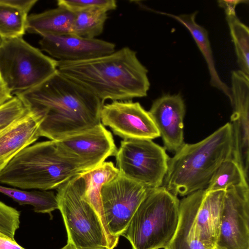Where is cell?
Instances as JSON below:
<instances>
[{
  "mask_svg": "<svg viewBox=\"0 0 249 249\" xmlns=\"http://www.w3.org/2000/svg\"><path fill=\"white\" fill-rule=\"evenodd\" d=\"M150 189L120 173L103 185L101 192L102 211L112 236L119 238L124 232Z\"/></svg>",
  "mask_w": 249,
  "mask_h": 249,
  "instance_id": "9c48e42d",
  "label": "cell"
},
{
  "mask_svg": "<svg viewBox=\"0 0 249 249\" xmlns=\"http://www.w3.org/2000/svg\"><path fill=\"white\" fill-rule=\"evenodd\" d=\"M205 193L199 190L179 201L180 217L177 231L164 249H207L195 236L192 227Z\"/></svg>",
  "mask_w": 249,
  "mask_h": 249,
  "instance_id": "ac0fdd59",
  "label": "cell"
},
{
  "mask_svg": "<svg viewBox=\"0 0 249 249\" xmlns=\"http://www.w3.org/2000/svg\"><path fill=\"white\" fill-rule=\"evenodd\" d=\"M151 140L124 139L115 155L117 168L125 177L148 189L162 186L169 157Z\"/></svg>",
  "mask_w": 249,
  "mask_h": 249,
  "instance_id": "ba28073f",
  "label": "cell"
},
{
  "mask_svg": "<svg viewBox=\"0 0 249 249\" xmlns=\"http://www.w3.org/2000/svg\"><path fill=\"white\" fill-rule=\"evenodd\" d=\"M232 149L230 123L196 143H185L169 158L162 186L176 196L205 190L218 167L232 158Z\"/></svg>",
  "mask_w": 249,
  "mask_h": 249,
  "instance_id": "3957f363",
  "label": "cell"
},
{
  "mask_svg": "<svg viewBox=\"0 0 249 249\" xmlns=\"http://www.w3.org/2000/svg\"><path fill=\"white\" fill-rule=\"evenodd\" d=\"M41 121L39 116L28 110L0 132V172L18 153L38 139Z\"/></svg>",
  "mask_w": 249,
  "mask_h": 249,
  "instance_id": "2e32d148",
  "label": "cell"
},
{
  "mask_svg": "<svg viewBox=\"0 0 249 249\" xmlns=\"http://www.w3.org/2000/svg\"><path fill=\"white\" fill-rule=\"evenodd\" d=\"M20 212L0 201V233L13 240L19 227Z\"/></svg>",
  "mask_w": 249,
  "mask_h": 249,
  "instance_id": "4316f807",
  "label": "cell"
},
{
  "mask_svg": "<svg viewBox=\"0 0 249 249\" xmlns=\"http://www.w3.org/2000/svg\"><path fill=\"white\" fill-rule=\"evenodd\" d=\"M159 13L173 18L188 30L206 61L210 75L211 86L222 91L230 101L231 97V89L221 80L216 71L208 32L196 21L198 12L196 11L191 14L179 15L161 12Z\"/></svg>",
  "mask_w": 249,
  "mask_h": 249,
  "instance_id": "d6986e66",
  "label": "cell"
},
{
  "mask_svg": "<svg viewBox=\"0 0 249 249\" xmlns=\"http://www.w3.org/2000/svg\"><path fill=\"white\" fill-rule=\"evenodd\" d=\"M57 70L103 103L143 97L150 87L147 69L127 47L92 59L57 61Z\"/></svg>",
  "mask_w": 249,
  "mask_h": 249,
  "instance_id": "7a4b0ae2",
  "label": "cell"
},
{
  "mask_svg": "<svg viewBox=\"0 0 249 249\" xmlns=\"http://www.w3.org/2000/svg\"><path fill=\"white\" fill-rule=\"evenodd\" d=\"M56 142L64 154L82 164L88 170L101 165L109 157L115 156L117 151L111 133L102 123Z\"/></svg>",
  "mask_w": 249,
  "mask_h": 249,
  "instance_id": "4fadbf2b",
  "label": "cell"
},
{
  "mask_svg": "<svg viewBox=\"0 0 249 249\" xmlns=\"http://www.w3.org/2000/svg\"><path fill=\"white\" fill-rule=\"evenodd\" d=\"M75 14L58 6L44 12L28 15L26 31L41 36L72 34Z\"/></svg>",
  "mask_w": 249,
  "mask_h": 249,
  "instance_id": "ffe728a7",
  "label": "cell"
},
{
  "mask_svg": "<svg viewBox=\"0 0 249 249\" xmlns=\"http://www.w3.org/2000/svg\"><path fill=\"white\" fill-rule=\"evenodd\" d=\"M245 184H248V180L237 162L230 158L222 162L216 169L205 191H226Z\"/></svg>",
  "mask_w": 249,
  "mask_h": 249,
  "instance_id": "cb8c5ba5",
  "label": "cell"
},
{
  "mask_svg": "<svg viewBox=\"0 0 249 249\" xmlns=\"http://www.w3.org/2000/svg\"><path fill=\"white\" fill-rule=\"evenodd\" d=\"M28 109L17 96L13 97L0 107V132L22 116Z\"/></svg>",
  "mask_w": 249,
  "mask_h": 249,
  "instance_id": "f1b7e54d",
  "label": "cell"
},
{
  "mask_svg": "<svg viewBox=\"0 0 249 249\" xmlns=\"http://www.w3.org/2000/svg\"><path fill=\"white\" fill-rule=\"evenodd\" d=\"M101 123L124 139L151 140L160 137L148 111L139 102L114 101L103 105Z\"/></svg>",
  "mask_w": 249,
  "mask_h": 249,
  "instance_id": "8fae6325",
  "label": "cell"
},
{
  "mask_svg": "<svg viewBox=\"0 0 249 249\" xmlns=\"http://www.w3.org/2000/svg\"><path fill=\"white\" fill-rule=\"evenodd\" d=\"M119 173V169L112 162L105 161L96 168L80 175L85 181L84 198L99 214L105 224L101 200L102 188L106 183Z\"/></svg>",
  "mask_w": 249,
  "mask_h": 249,
  "instance_id": "7402d4cb",
  "label": "cell"
},
{
  "mask_svg": "<svg viewBox=\"0 0 249 249\" xmlns=\"http://www.w3.org/2000/svg\"><path fill=\"white\" fill-rule=\"evenodd\" d=\"M232 107L231 124L233 138L232 158L248 178L249 166V75L240 70L231 75Z\"/></svg>",
  "mask_w": 249,
  "mask_h": 249,
  "instance_id": "7c38bea8",
  "label": "cell"
},
{
  "mask_svg": "<svg viewBox=\"0 0 249 249\" xmlns=\"http://www.w3.org/2000/svg\"><path fill=\"white\" fill-rule=\"evenodd\" d=\"M37 0H0V38L23 37L28 13Z\"/></svg>",
  "mask_w": 249,
  "mask_h": 249,
  "instance_id": "44dd1931",
  "label": "cell"
},
{
  "mask_svg": "<svg viewBox=\"0 0 249 249\" xmlns=\"http://www.w3.org/2000/svg\"><path fill=\"white\" fill-rule=\"evenodd\" d=\"M15 96L40 117L39 136L51 140H62L101 123L104 103L58 71L40 85Z\"/></svg>",
  "mask_w": 249,
  "mask_h": 249,
  "instance_id": "6da1fadb",
  "label": "cell"
},
{
  "mask_svg": "<svg viewBox=\"0 0 249 249\" xmlns=\"http://www.w3.org/2000/svg\"><path fill=\"white\" fill-rule=\"evenodd\" d=\"M87 171L64 154L56 141L50 140L31 144L18 153L0 172V183L23 190L49 191Z\"/></svg>",
  "mask_w": 249,
  "mask_h": 249,
  "instance_id": "277c9868",
  "label": "cell"
},
{
  "mask_svg": "<svg viewBox=\"0 0 249 249\" xmlns=\"http://www.w3.org/2000/svg\"><path fill=\"white\" fill-rule=\"evenodd\" d=\"M72 34L87 38H96L103 32L107 12L90 8L75 13Z\"/></svg>",
  "mask_w": 249,
  "mask_h": 249,
  "instance_id": "d4e9b609",
  "label": "cell"
},
{
  "mask_svg": "<svg viewBox=\"0 0 249 249\" xmlns=\"http://www.w3.org/2000/svg\"><path fill=\"white\" fill-rule=\"evenodd\" d=\"M41 37L39 41L41 50L57 61L89 59L115 51V44L97 38H87L73 34Z\"/></svg>",
  "mask_w": 249,
  "mask_h": 249,
  "instance_id": "5bb4252c",
  "label": "cell"
},
{
  "mask_svg": "<svg viewBox=\"0 0 249 249\" xmlns=\"http://www.w3.org/2000/svg\"><path fill=\"white\" fill-rule=\"evenodd\" d=\"M60 249H74L70 248L66 245V246H65L64 247H63L62 248H61Z\"/></svg>",
  "mask_w": 249,
  "mask_h": 249,
  "instance_id": "d6a6232c",
  "label": "cell"
},
{
  "mask_svg": "<svg viewBox=\"0 0 249 249\" xmlns=\"http://www.w3.org/2000/svg\"><path fill=\"white\" fill-rule=\"evenodd\" d=\"M13 96L0 76V107L12 99Z\"/></svg>",
  "mask_w": 249,
  "mask_h": 249,
  "instance_id": "1f68e13d",
  "label": "cell"
},
{
  "mask_svg": "<svg viewBox=\"0 0 249 249\" xmlns=\"http://www.w3.org/2000/svg\"><path fill=\"white\" fill-rule=\"evenodd\" d=\"M179 201L163 186L150 189L121 236L132 249H165L178 225Z\"/></svg>",
  "mask_w": 249,
  "mask_h": 249,
  "instance_id": "8992f818",
  "label": "cell"
},
{
  "mask_svg": "<svg viewBox=\"0 0 249 249\" xmlns=\"http://www.w3.org/2000/svg\"><path fill=\"white\" fill-rule=\"evenodd\" d=\"M240 71L249 75V29L236 15L226 16Z\"/></svg>",
  "mask_w": 249,
  "mask_h": 249,
  "instance_id": "484cf974",
  "label": "cell"
},
{
  "mask_svg": "<svg viewBox=\"0 0 249 249\" xmlns=\"http://www.w3.org/2000/svg\"><path fill=\"white\" fill-rule=\"evenodd\" d=\"M249 2L248 0H220L217 3L219 7L224 10L226 16H232L235 14V8L236 6L241 3Z\"/></svg>",
  "mask_w": 249,
  "mask_h": 249,
  "instance_id": "f546056e",
  "label": "cell"
},
{
  "mask_svg": "<svg viewBox=\"0 0 249 249\" xmlns=\"http://www.w3.org/2000/svg\"><path fill=\"white\" fill-rule=\"evenodd\" d=\"M216 249H249L248 184L231 188L224 194Z\"/></svg>",
  "mask_w": 249,
  "mask_h": 249,
  "instance_id": "30bf717a",
  "label": "cell"
},
{
  "mask_svg": "<svg viewBox=\"0 0 249 249\" xmlns=\"http://www.w3.org/2000/svg\"><path fill=\"white\" fill-rule=\"evenodd\" d=\"M57 4L74 13L94 8H100L107 12L117 8L116 1L114 0H59Z\"/></svg>",
  "mask_w": 249,
  "mask_h": 249,
  "instance_id": "83f0119b",
  "label": "cell"
},
{
  "mask_svg": "<svg viewBox=\"0 0 249 249\" xmlns=\"http://www.w3.org/2000/svg\"></svg>",
  "mask_w": 249,
  "mask_h": 249,
  "instance_id": "e575fe53",
  "label": "cell"
},
{
  "mask_svg": "<svg viewBox=\"0 0 249 249\" xmlns=\"http://www.w3.org/2000/svg\"></svg>",
  "mask_w": 249,
  "mask_h": 249,
  "instance_id": "836d02e7",
  "label": "cell"
},
{
  "mask_svg": "<svg viewBox=\"0 0 249 249\" xmlns=\"http://www.w3.org/2000/svg\"><path fill=\"white\" fill-rule=\"evenodd\" d=\"M225 192L205 191L192 227L195 236L207 249L215 248Z\"/></svg>",
  "mask_w": 249,
  "mask_h": 249,
  "instance_id": "e0dca14e",
  "label": "cell"
},
{
  "mask_svg": "<svg viewBox=\"0 0 249 249\" xmlns=\"http://www.w3.org/2000/svg\"><path fill=\"white\" fill-rule=\"evenodd\" d=\"M0 39V76L13 96L37 87L57 71V61L23 37Z\"/></svg>",
  "mask_w": 249,
  "mask_h": 249,
  "instance_id": "52a82bcc",
  "label": "cell"
},
{
  "mask_svg": "<svg viewBox=\"0 0 249 249\" xmlns=\"http://www.w3.org/2000/svg\"><path fill=\"white\" fill-rule=\"evenodd\" d=\"M0 193L9 196L20 205H31L34 212L48 213L51 218L52 212L58 209L56 196L50 190L27 191L0 185Z\"/></svg>",
  "mask_w": 249,
  "mask_h": 249,
  "instance_id": "603a6c76",
  "label": "cell"
},
{
  "mask_svg": "<svg viewBox=\"0 0 249 249\" xmlns=\"http://www.w3.org/2000/svg\"><path fill=\"white\" fill-rule=\"evenodd\" d=\"M0 249H25L13 240L0 233Z\"/></svg>",
  "mask_w": 249,
  "mask_h": 249,
  "instance_id": "4dcf8cb0",
  "label": "cell"
},
{
  "mask_svg": "<svg viewBox=\"0 0 249 249\" xmlns=\"http://www.w3.org/2000/svg\"><path fill=\"white\" fill-rule=\"evenodd\" d=\"M56 189L67 246L74 249H114L117 246L119 238L110 234L102 218L85 199V181L80 175Z\"/></svg>",
  "mask_w": 249,
  "mask_h": 249,
  "instance_id": "5b68a950",
  "label": "cell"
},
{
  "mask_svg": "<svg viewBox=\"0 0 249 249\" xmlns=\"http://www.w3.org/2000/svg\"><path fill=\"white\" fill-rule=\"evenodd\" d=\"M148 112L162 137L164 148L176 152L185 143V106L180 94L162 95L153 102Z\"/></svg>",
  "mask_w": 249,
  "mask_h": 249,
  "instance_id": "9a60e30c",
  "label": "cell"
}]
</instances>
